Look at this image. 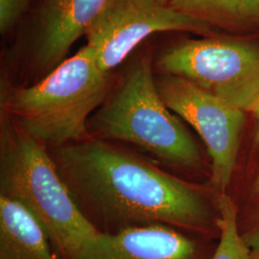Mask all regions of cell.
I'll return each instance as SVG.
<instances>
[{
    "instance_id": "obj_15",
    "label": "cell",
    "mask_w": 259,
    "mask_h": 259,
    "mask_svg": "<svg viewBox=\"0 0 259 259\" xmlns=\"http://www.w3.org/2000/svg\"><path fill=\"white\" fill-rule=\"evenodd\" d=\"M253 189H254V192L259 196V171L256 179H255L254 185H253Z\"/></svg>"
},
{
    "instance_id": "obj_11",
    "label": "cell",
    "mask_w": 259,
    "mask_h": 259,
    "mask_svg": "<svg viewBox=\"0 0 259 259\" xmlns=\"http://www.w3.org/2000/svg\"><path fill=\"white\" fill-rule=\"evenodd\" d=\"M168 5L210 25L259 21V9L252 0H170Z\"/></svg>"
},
{
    "instance_id": "obj_7",
    "label": "cell",
    "mask_w": 259,
    "mask_h": 259,
    "mask_svg": "<svg viewBox=\"0 0 259 259\" xmlns=\"http://www.w3.org/2000/svg\"><path fill=\"white\" fill-rule=\"evenodd\" d=\"M211 33V25L157 0H110L85 34L103 71L124 62L145 38L157 32Z\"/></svg>"
},
{
    "instance_id": "obj_2",
    "label": "cell",
    "mask_w": 259,
    "mask_h": 259,
    "mask_svg": "<svg viewBox=\"0 0 259 259\" xmlns=\"http://www.w3.org/2000/svg\"><path fill=\"white\" fill-rule=\"evenodd\" d=\"M111 93V73L85 45L37 83L5 91L1 111L47 148H57L90 138L89 120Z\"/></svg>"
},
{
    "instance_id": "obj_18",
    "label": "cell",
    "mask_w": 259,
    "mask_h": 259,
    "mask_svg": "<svg viewBox=\"0 0 259 259\" xmlns=\"http://www.w3.org/2000/svg\"><path fill=\"white\" fill-rule=\"evenodd\" d=\"M254 2V4L257 6V8L259 9V0H252Z\"/></svg>"
},
{
    "instance_id": "obj_5",
    "label": "cell",
    "mask_w": 259,
    "mask_h": 259,
    "mask_svg": "<svg viewBox=\"0 0 259 259\" xmlns=\"http://www.w3.org/2000/svg\"><path fill=\"white\" fill-rule=\"evenodd\" d=\"M157 66L161 74L185 79L245 112L259 99V47L249 41L187 39L166 49Z\"/></svg>"
},
{
    "instance_id": "obj_4",
    "label": "cell",
    "mask_w": 259,
    "mask_h": 259,
    "mask_svg": "<svg viewBox=\"0 0 259 259\" xmlns=\"http://www.w3.org/2000/svg\"><path fill=\"white\" fill-rule=\"evenodd\" d=\"M89 136L125 143L167 166L195 171L201 150L157 92L151 61L143 57L130 68L88 123Z\"/></svg>"
},
{
    "instance_id": "obj_13",
    "label": "cell",
    "mask_w": 259,
    "mask_h": 259,
    "mask_svg": "<svg viewBox=\"0 0 259 259\" xmlns=\"http://www.w3.org/2000/svg\"><path fill=\"white\" fill-rule=\"evenodd\" d=\"M30 0H0V31L8 33L28 8Z\"/></svg>"
},
{
    "instance_id": "obj_17",
    "label": "cell",
    "mask_w": 259,
    "mask_h": 259,
    "mask_svg": "<svg viewBox=\"0 0 259 259\" xmlns=\"http://www.w3.org/2000/svg\"><path fill=\"white\" fill-rule=\"evenodd\" d=\"M158 2H160V3H162V4H169V2H170V0H157Z\"/></svg>"
},
{
    "instance_id": "obj_8",
    "label": "cell",
    "mask_w": 259,
    "mask_h": 259,
    "mask_svg": "<svg viewBox=\"0 0 259 259\" xmlns=\"http://www.w3.org/2000/svg\"><path fill=\"white\" fill-rule=\"evenodd\" d=\"M217 243L165 225L96 233L75 259H212Z\"/></svg>"
},
{
    "instance_id": "obj_14",
    "label": "cell",
    "mask_w": 259,
    "mask_h": 259,
    "mask_svg": "<svg viewBox=\"0 0 259 259\" xmlns=\"http://www.w3.org/2000/svg\"><path fill=\"white\" fill-rule=\"evenodd\" d=\"M239 232L251 259H259V206L244 226L239 224Z\"/></svg>"
},
{
    "instance_id": "obj_6",
    "label": "cell",
    "mask_w": 259,
    "mask_h": 259,
    "mask_svg": "<svg viewBox=\"0 0 259 259\" xmlns=\"http://www.w3.org/2000/svg\"><path fill=\"white\" fill-rule=\"evenodd\" d=\"M167 108L194 128L210 157V184L216 194L226 193L236 166L245 111L224 102L193 83L173 75L156 78Z\"/></svg>"
},
{
    "instance_id": "obj_10",
    "label": "cell",
    "mask_w": 259,
    "mask_h": 259,
    "mask_svg": "<svg viewBox=\"0 0 259 259\" xmlns=\"http://www.w3.org/2000/svg\"><path fill=\"white\" fill-rule=\"evenodd\" d=\"M0 259H62L37 219L22 204L2 196Z\"/></svg>"
},
{
    "instance_id": "obj_12",
    "label": "cell",
    "mask_w": 259,
    "mask_h": 259,
    "mask_svg": "<svg viewBox=\"0 0 259 259\" xmlns=\"http://www.w3.org/2000/svg\"><path fill=\"white\" fill-rule=\"evenodd\" d=\"M217 196L220 235L212 259H251L241 238L237 209L232 198L227 193Z\"/></svg>"
},
{
    "instance_id": "obj_1",
    "label": "cell",
    "mask_w": 259,
    "mask_h": 259,
    "mask_svg": "<svg viewBox=\"0 0 259 259\" xmlns=\"http://www.w3.org/2000/svg\"><path fill=\"white\" fill-rule=\"evenodd\" d=\"M49 152L79 211L96 232L165 225L219 238L218 210L204 192L135 151L90 137Z\"/></svg>"
},
{
    "instance_id": "obj_9",
    "label": "cell",
    "mask_w": 259,
    "mask_h": 259,
    "mask_svg": "<svg viewBox=\"0 0 259 259\" xmlns=\"http://www.w3.org/2000/svg\"><path fill=\"white\" fill-rule=\"evenodd\" d=\"M110 0H47L40 10L35 66L42 78L61 65L75 41L87 34Z\"/></svg>"
},
{
    "instance_id": "obj_3",
    "label": "cell",
    "mask_w": 259,
    "mask_h": 259,
    "mask_svg": "<svg viewBox=\"0 0 259 259\" xmlns=\"http://www.w3.org/2000/svg\"><path fill=\"white\" fill-rule=\"evenodd\" d=\"M0 196L22 204L62 259H75L96 232L58 173L49 149L1 111Z\"/></svg>"
},
{
    "instance_id": "obj_16",
    "label": "cell",
    "mask_w": 259,
    "mask_h": 259,
    "mask_svg": "<svg viewBox=\"0 0 259 259\" xmlns=\"http://www.w3.org/2000/svg\"><path fill=\"white\" fill-rule=\"evenodd\" d=\"M253 113H254V115H255V117H256V119L259 122V99L257 100V102L255 104V106H254V108H253Z\"/></svg>"
}]
</instances>
